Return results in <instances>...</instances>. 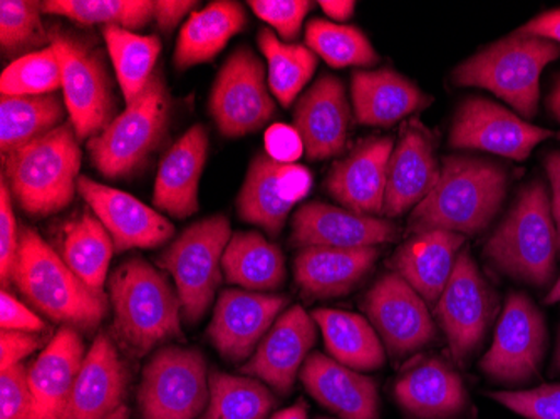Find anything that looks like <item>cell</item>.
I'll use <instances>...</instances> for the list:
<instances>
[{"mask_svg": "<svg viewBox=\"0 0 560 419\" xmlns=\"http://www.w3.org/2000/svg\"><path fill=\"white\" fill-rule=\"evenodd\" d=\"M509 170L477 156L443 160L439 182L411 213L410 233L443 232L474 237L486 232L505 200Z\"/></svg>", "mask_w": 560, "mask_h": 419, "instance_id": "6da1fadb", "label": "cell"}, {"mask_svg": "<svg viewBox=\"0 0 560 419\" xmlns=\"http://www.w3.org/2000/svg\"><path fill=\"white\" fill-rule=\"evenodd\" d=\"M113 334L128 354L143 358L182 339V302L168 279L140 257L122 261L109 277Z\"/></svg>", "mask_w": 560, "mask_h": 419, "instance_id": "7a4b0ae2", "label": "cell"}, {"mask_svg": "<svg viewBox=\"0 0 560 419\" xmlns=\"http://www.w3.org/2000/svg\"><path fill=\"white\" fill-rule=\"evenodd\" d=\"M12 282L34 309L65 327L91 333L108 316L105 291L86 286L30 226L21 230Z\"/></svg>", "mask_w": 560, "mask_h": 419, "instance_id": "3957f363", "label": "cell"}, {"mask_svg": "<svg viewBox=\"0 0 560 419\" xmlns=\"http://www.w3.org/2000/svg\"><path fill=\"white\" fill-rule=\"evenodd\" d=\"M557 252L552 203L546 185L536 179L522 188L483 255L503 276L544 289L556 273Z\"/></svg>", "mask_w": 560, "mask_h": 419, "instance_id": "277c9868", "label": "cell"}, {"mask_svg": "<svg viewBox=\"0 0 560 419\" xmlns=\"http://www.w3.org/2000/svg\"><path fill=\"white\" fill-rule=\"evenodd\" d=\"M80 138L71 123L4 156L5 182L24 212L49 217L74 200L80 179Z\"/></svg>", "mask_w": 560, "mask_h": 419, "instance_id": "5b68a950", "label": "cell"}, {"mask_svg": "<svg viewBox=\"0 0 560 419\" xmlns=\"http://www.w3.org/2000/svg\"><path fill=\"white\" fill-rule=\"evenodd\" d=\"M557 58L560 44L514 33L462 62L453 71V81L490 91L521 118L532 119L539 112L540 74Z\"/></svg>", "mask_w": 560, "mask_h": 419, "instance_id": "8992f818", "label": "cell"}, {"mask_svg": "<svg viewBox=\"0 0 560 419\" xmlns=\"http://www.w3.org/2000/svg\"><path fill=\"white\" fill-rule=\"evenodd\" d=\"M170 115L168 88L162 74L155 72L143 93L126 104L121 115L88 141L94 168L112 179L137 175L165 140Z\"/></svg>", "mask_w": 560, "mask_h": 419, "instance_id": "52a82bcc", "label": "cell"}, {"mask_svg": "<svg viewBox=\"0 0 560 419\" xmlns=\"http://www.w3.org/2000/svg\"><path fill=\"white\" fill-rule=\"evenodd\" d=\"M231 222L213 216L188 226L162 255L159 264L175 280L188 324L203 319L222 282V260L231 242Z\"/></svg>", "mask_w": 560, "mask_h": 419, "instance_id": "ba28073f", "label": "cell"}, {"mask_svg": "<svg viewBox=\"0 0 560 419\" xmlns=\"http://www.w3.org/2000/svg\"><path fill=\"white\" fill-rule=\"evenodd\" d=\"M61 66L66 112L80 140L90 141L116 118V101L105 55L96 44L66 31H49Z\"/></svg>", "mask_w": 560, "mask_h": 419, "instance_id": "9c48e42d", "label": "cell"}, {"mask_svg": "<svg viewBox=\"0 0 560 419\" xmlns=\"http://www.w3.org/2000/svg\"><path fill=\"white\" fill-rule=\"evenodd\" d=\"M209 398L206 358L180 346H165L153 354L138 389L141 419H198Z\"/></svg>", "mask_w": 560, "mask_h": 419, "instance_id": "30bf717a", "label": "cell"}, {"mask_svg": "<svg viewBox=\"0 0 560 419\" xmlns=\"http://www.w3.org/2000/svg\"><path fill=\"white\" fill-rule=\"evenodd\" d=\"M497 312L499 295L481 276L470 252L462 251L435 305V317L448 340L450 354L460 368L483 345Z\"/></svg>", "mask_w": 560, "mask_h": 419, "instance_id": "8fae6325", "label": "cell"}, {"mask_svg": "<svg viewBox=\"0 0 560 419\" xmlns=\"http://www.w3.org/2000/svg\"><path fill=\"white\" fill-rule=\"evenodd\" d=\"M547 337L546 319L539 307L524 292H511L493 345L481 358V373L490 383L505 387H521L539 380Z\"/></svg>", "mask_w": 560, "mask_h": 419, "instance_id": "7c38bea8", "label": "cell"}, {"mask_svg": "<svg viewBox=\"0 0 560 419\" xmlns=\"http://www.w3.org/2000/svg\"><path fill=\"white\" fill-rule=\"evenodd\" d=\"M209 112L225 138L256 133L272 119L276 103L266 69L250 47L234 50L220 69L210 93Z\"/></svg>", "mask_w": 560, "mask_h": 419, "instance_id": "4fadbf2b", "label": "cell"}, {"mask_svg": "<svg viewBox=\"0 0 560 419\" xmlns=\"http://www.w3.org/2000/svg\"><path fill=\"white\" fill-rule=\"evenodd\" d=\"M363 311L388 354L405 361L433 345L435 321L428 304L398 273H385L363 299Z\"/></svg>", "mask_w": 560, "mask_h": 419, "instance_id": "5bb4252c", "label": "cell"}, {"mask_svg": "<svg viewBox=\"0 0 560 419\" xmlns=\"http://www.w3.org/2000/svg\"><path fill=\"white\" fill-rule=\"evenodd\" d=\"M556 137L487 97L474 96L456 109L448 140L455 150L487 151L522 162L537 144Z\"/></svg>", "mask_w": 560, "mask_h": 419, "instance_id": "9a60e30c", "label": "cell"}, {"mask_svg": "<svg viewBox=\"0 0 560 419\" xmlns=\"http://www.w3.org/2000/svg\"><path fill=\"white\" fill-rule=\"evenodd\" d=\"M311 188L310 170L298 163L276 162L264 151L252 160L238 191V217L277 237L284 230L292 208L310 195Z\"/></svg>", "mask_w": 560, "mask_h": 419, "instance_id": "2e32d148", "label": "cell"}, {"mask_svg": "<svg viewBox=\"0 0 560 419\" xmlns=\"http://www.w3.org/2000/svg\"><path fill=\"white\" fill-rule=\"evenodd\" d=\"M393 398L408 419H475L464 377L445 359L423 356L402 368Z\"/></svg>", "mask_w": 560, "mask_h": 419, "instance_id": "e0dca14e", "label": "cell"}, {"mask_svg": "<svg viewBox=\"0 0 560 419\" xmlns=\"http://www.w3.org/2000/svg\"><path fill=\"white\" fill-rule=\"evenodd\" d=\"M288 302L285 295L238 289L220 292L209 326L210 342L225 361H247Z\"/></svg>", "mask_w": 560, "mask_h": 419, "instance_id": "ac0fdd59", "label": "cell"}, {"mask_svg": "<svg viewBox=\"0 0 560 419\" xmlns=\"http://www.w3.org/2000/svg\"><path fill=\"white\" fill-rule=\"evenodd\" d=\"M128 365L108 334H97L84 358L62 419H125Z\"/></svg>", "mask_w": 560, "mask_h": 419, "instance_id": "d6986e66", "label": "cell"}, {"mask_svg": "<svg viewBox=\"0 0 560 419\" xmlns=\"http://www.w3.org/2000/svg\"><path fill=\"white\" fill-rule=\"evenodd\" d=\"M316 342V321L301 305L277 317L256 352L242 365L245 376L256 377L276 395L288 396Z\"/></svg>", "mask_w": 560, "mask_h": 419, "instance_id": "ffe728a7", "label": "cell"}, {"mask_svg": "<svg viewBox=\"0 0 560 419\" xmlns=\"http://www.w3.org/2000/svg\"><path fill=\"white\" fill-rule=\"evenodd\" d=\"M78 194L108 230L116 252L162 247L175 233L162 213L118 188L80 176Z\"/></svg>", "mask_w": 560, "mask_h": 419, "instance_id": "44dd1931", "label": "cell"}, {"mask_svg": "<svg viewBox=\"0 0 560 419\" xmlns=\"http://www.w3.org/2000/svg\"><path fill=\"white\" fill-rule=\"evenodd\" d=\"M398 229L389 220L361 216L348 208L311 201L292 219L291 244L299 248H364L396 241Z\"/></svg>", "mask_w": 560, "mask_h": 419, "instance_id": "7402d4cb", "label": "cell"}, {"mask_svg": "<svg viewBox=\"0 0 560 419\" xmlns=\"http://www.w3.org/2000/svg\"><path fill=\"white\" fill-rule=\"evenodd\" d=\"M440 170L433 138L420 121L413 119L402 129L393 148L383 213L395 219L417 208L435 187Z\"/></svg>", "mask_w": 560, "mask_h": 419, "instance_id": "603a6c76", "label": "cell"}, {"mask_svg": "<svg viewBox=\"0 0 560 419\" xmlns=\"http://www.w3.org/2000/svg\"><path fill=\"white\" fill-rule=\"evenodd\" d=\"M349 125L351 108L345 84L336 75L319 78L295 106L294 128L301 135L304 153L314 162L345 151Z\"/></svg>", "mask_w": 560, "mask_h": 419, "instance_id": "cb8c5ba5", "label": "cell"}, {"mask_svg": "<svg viewBox=\"0 0 560 419\" xmlns=\"http://www.w3.org/2000/svg\"><path fill=\"white\" fill-rule=\"evenodd\" d=\"M393 148L395 141L388 137L364 141L332 166L326 182L329 194L351 212L371 217L383 213Z\"/></svg>", "mask_w": 560, "mask_h": 419, "instance_id": "d4e9b609", "label": "cell"}, {"mask_svg": "<svg viewBox=\"0 0 560 419\" xmlns=\"http://www.w3.org/2000/svg\"><path fill=\"white\" fill-rule=\"evenodd\" d=\"M84 358L83 339L72 327H62L49 339L30 368V419H62Z\"/></svg>", "mask_w": 560, "mask_h": 419, "instance_id": "484cf974", "label": "cell"}, {"mask_svg": "<svg viewBox=\"0 0 560 419\" xmlns=\"http://www.w3.org/2000/svg\"><path fill=\"white\" fill-rule=\"evenodd\" d=\"M467 237L431 230L413 233L389 260L393 272L410 283L428 305L435 309L450 282L456 258Z\"/></svg>", "mask_w": 560, "mask_h": 419, "instance_id": "4316f807", "label": "cell"}, {"mask_svg": "<svg viewBox=\"0 0 560 419\" xmlns=\"http://www.w3.org/2000/svg\"><path fill=\"white\" fill-rule=\"evenodd\" d=\"M305 391L341 419H380L377 384L327 356L311 354L302 365Z\"/></svg>", "mask_w": 560, "mask_h": 419, "instance_id": "83f0119b", "label": "cell"}, {"mask_svg": "<svg viewBox=\"0 0 560 419\" xmlns=\"http://www.w3.org/2000/svg\"><path fill=\"white\" fill-rule=\"evenodd\" d=\"M209 156L206 126L195 125L166 153L153 190V205L175 219H188L198 210V188Z\"/></svg>", "mask_w": 560, "mask_h": 419, "instance_id": "f1b7e54d", "label": "cell"}, {"mask_svg": "<svg viewBox=\"0 0 560 419\" xmlns=\"http://www.w3.org/2000/svg\"><path fill=\"white\" fill-rule=\"evenodd\" d=\"M380 248H301L294 261V279L310 299L341 298L354 291L380 258Z\"/></svg>", "mask_w": 560, "mask_h": 419, "instance_id": "f546056e", "label": "cell"}, {"mask_svg": "<svg viewBox=\"0 0 560 419\" xmlns=\"http://www.w3.org/2000/svg\"><path fill=\"white\" fill-rule=\"evenodd\" d=\"M355 121L364 126H392L431 103L417 84L393 69L355 71L351 81Z\"/></svg>", "mask_w": 560, "mask_h": 419, "instance_id": "4dcf8cb0", "label": "cell"}, {"mask_svg": "<svg viewBox=\"0 0 560 419\" xmlns=\"http://www.w3.org/2000/svg\"><path fill=\"white\" fill-rule=\"evenodd\" d=\"M247 25L244 5L232 0L212 2L201 11L194 12L182 27L176 40L173 62L178 71L206 65L225 49L232 37Z\"/></svg>", "mask_w": 560, "mask_h": 419, "instance_id": "1f68e13d", "label": "cell"}, {"mask_svg": "<svg viewBox=\"0 0 560 419\" xmlns=\"http://www.w3.org/2000/svg\"><path fill=\"white\" fill-rule=\"evenodd\" d=\"M313 317L335 361L358 373H370L385 365V346L370 321L339 309H316Z\"/></svg>", "mask_w": 560, "mask_h": 419, "instance_id": "d6a6232c", "label": "cell"}, {"mask_svg": "<svg viewBox=\"0 0 560 419\" xmlns=\"http://www.w3.org/2000/svg\"><path fill=\"white\" fill-rule=\"evenodd\" d=\"M222 269L226 282L250 292L277 291L288 277L279 245L259 232L234 233L223 254Z\"/></svg>", "mask_w": 560, "mask_h": 419, "instance_id": "836d02e7", "label": "cell"}, {"mask_svg": "<svg viewBox=\"0 0 560 419\" xmlns=\"http://www.w3.org/2000/svg\"><path fill=\"white\" fill-rule=\"evenodd\" d=\"M58 254L66 266L94 291H103L115 242L94 213L72 217L61 226Z\"/></svg>", "mask_w": 560, "mask_h": 419, "instance_id": "e575fe53", "label": "cell"}, {"mask_svg": "<svg viewBox=\"0 0 560 419\" xmlns=\"http://www.w3.org/2000/svg\"><path fill=\"white\" fill-rule=\"evenodd\" d=\"M65 106L58 94L2 96L0 100L2 156L61 126L66 115Z\"/></svg>", "mask_w": 560, "mask_h": 419, "instance_id": "d590c367", "label": "cell"}, {"mask_svg": "<svg viewBox=\"0 0 560 419\" xmlns=\"http://www.w3.org/2000/svg\"><path fill=\"white\" fill-rule=\"evenodd\" d=\"M103 37L121 88L126 104L133 103L151 75L155 74L162 40L159 36H141L118 25L103 27Z\"/></svg>", "mask_w": 560, "mask_h": 419, "instance_id": "8d00e7d4", "label": "cell"}, {"mask_svg": "<svg viewBox=\"0 0 560 419\" xmlns=\"http://www.w3.org/2000/svg\"><path fill=\"white\" fill-rule=\"evenodd\" d=\"M259 47L269 66L270 91L289 108L316 72L317 56L307 46L282 43L270 30L260 31Z\"/></svg>", "mask_w": 560, "mask_h": 419, "instance_id": "74e56055", "label": "cell"}, {"mask_svg": "<svg viewBox=\"0 0 560 419\" xmlns=\"http://www.w3.org/2000/svg\"><path fill=\"white\" fill-rule=\"evenodd\" d=\"M209 384V405L200 419H267L276 406L272 391L256 377L213 371Z\"/></svg>", "mask_w": 560, "mask_h": 419, "instance_id": "f35d334b", "label": "cell"}, {"mask_svg": "<svg viewBox=\"0 0 560 419\" xmlns=\"http://www.w3.org/2000/svg\"><path fill=\"white\" fill-rule=\"evenodd\" d=\"M305 43L330 68H366L376 65L380 59L373 44L354 25L313 19L305 25Z\"/></svg>", "mask_w": 560, "mask_h": 419, "instance_id": "ab89813d", "label": "cell"}, {"mask_svg": "<svg viewBox=\"0 0 560 419\" xmlns=\"http://www.w3.org/2000/svg\"><path fill=\"white\" fill-rule=\"evenodd\" d=\"M44 14L71 19L83 25H118L122 30H141L155 15L150 0H47Z\"/></svg>", "mask_w": 560, "mask_h": 419, "instance_id": "60d3db41", "label": "cell"}, {"mask_svg": "<svg viewBox=\"0 0 560 419\" xmlns=\"http://www.w3.org/2000/svg\"><path fill=\"white\" fill-rule=\"evenodd\" d=\"M62 88L61 66L52 46L15 59L0 78L2 96H46Z\"/></svg>", "mask_w": 560, "mask_h": 419, "instance_id": "b9f144b4", "label": "cell"}, {"mask_svg": "<svg viewBox=\"0 0 560 419\" xmlns=\"http://www.w3.org/2000/svg\"><path fill=\"white\" fill-rule=\"evenodd\" d=\"M43 4L33 0H2L0 2V44L4 53H19L50 43L44 30Z\"/></svg>", "mask_w": 560, "mask_h": 419, "instance_id": "7bdbcfd3", "label": "cell"}, {"mask_svg": "<svg viewBox=\"0 0 560 419\" xmlns=\"http://www.w3.org/2000/svg\"><path fill=\"white\" fill-rule=\"evenodd\" d=\"M493 401L527 419H560V384L489 393Z\"/></svg>", "mask_w": 560, "mask_h": 419, "instance_id": "ee69618b", "label": "cell"}, {"mask_svg": "<svg viewBox=\"0 0 560 419\" xmlns=\"http://www.w3.org/2000/svg\"><path fill=\"white\" fill-rule=\"evenodd\" d=\"M257 18L262 19L284 40H294L301 33L305 15L313 4L305 0H252L248 2Z\"/></svg>", "mask_w": 560, "mask_h": 419, "instance_id": "f6af8a7d", "label": "cell"}, {"mask_svg": "<svg viewBox=\"0 0 560 419\" xmlns=\"http://www.w3.org/2000/svg\"><path fill=\"white\" fill-rule=\"evenodd\" d=\"M30 370L24 364L2 371L0 376V419H30Z\"/></svg>", "mask_w": 560, "mask_h": 419, "instance_id": "bcb514c9", "label": "cell"}, {"mask_svg": "<svg viewBox=\"0 0 560 419\" xmlns=\"http://www.w3.org/2000/svg\"><path fill=\"white\" fill-rule=\"evenodd\" d=\"M19 244H21V230L15 222L12 194L8 182L2 178L0 183V279L4 287L9 280H12L15 261H18Z\"/></svg>", "mask_w": 560, "mask_h": 419, "instance_id": "7dc6e473", "label": "cell"}, {"mask_svg": "<svg viewBox=\"0 0 560 419\" xmlns=\"http://www.w3.org/2000/svg\"><path fill=\"white\" fill-rule=\"evenodd\" d=\"M264 148L270 159L279 163H295L304 153V143L298 129L284 123H277L267 129Z\"/></svg>", "mask_w": 560, "mask_h": 419, "instance_id": "c3c4849f", "label": "cell"}, {"mask_svg": "<svg viewBox=\"0 0 560 419\" xmlns=\"http://www.w3.org/2000/svg\"><path fill=\"white\" fill-rule=\"evenodd\" d=\"M0 326L2 330L15 333L40 334L46 330V323L5 289L0 294Z\"/></svg>", "mask_w": 560, "mask_h": 419, "instance_id": "681fc988", "label": "cell"}, {"mask_svg": "<svg viewBox=\"0 0 560 419\" xmlns=\"http://www.w3.org/2000/svg\"><path fill=\"white\" fill-rule=\"evenodd\" d=\"M44 345H46V339L39 334L2 330L0 334V370L8 371L14 365L22 364L25 358H30Z\"/></svg>", "mask_w": 560, "mask_h": 419, "instance_id": "f907efd6", "label": "cell"}, {"mask_svg": "<svg viewBox=\"0 0 560 419\" xmlns=\"http://www.w3.org/2000/svg\"><path fill=\"white\" fill-rule=\"evenodd\" d=\"M197 5L194 0H159L155 2V19L162 33H172L182 19Z\"/></svg>", "mask_w": 560, "mask_h": 419, "instance_id": "816d5d0a", "label": "cell"}, {"mask_svg": "<svg viewBox=\"0 0 560 419\" xmlns=\"http://www.w3.org/2000/svg\"><path fill=\"white\" fill-rule=\"evenodd\" d=\"M515 33L522 34V36L542 37V39L560 44V9L537 15Z\"/></svg>", "mask_w": 560, "mask_h": 419, "instance_id": "f5cc1de1", "label": "cell"}, {"mask_svg": "<svg viewBox=\"0 0 560 419\" xmlns=\"http://www.w3.org/2000/svg\"><path fill=\"white\" fill-rule=\"evenodd\" d=\"M547 175L552 187V216L557 229V245L560 251V151H553L546 159Z\"/></svg>", "mask_w": 560, "mask_h": 419, "instance_id": "db71d44e", "label": "cell"}, {"mask_svg": "<svg viewBox=\"0 0 560 419\" xmlns=\"http://www.w3.org/2000/svg\"><path fill=\"white\" fill-rule=\"evenodd\" d=\"M319 5L327 18L339 22L348 21L355 11V2L352 0H320Z\"/></svg>", "mask_w": 560, "mask_h": 419, "instance_id": "11a10c76", "label": "cell"}, {"mask_svg": "<svg viewBox=\"0 0 560 419\" xmlns=\"http://www.w3.org/2000/svg\"><path fill=\"white\" fill-rule=\"evenodd\" d=\"M270 419H310L307 418V405L304 399H299L291 408L280 409Z\"/></svg>", "mask_w": 560, "mask_h": 419, "instance_id": "9f6ffc18", "label": "cell"}, {"mask_svg": "<svg viewBox=\"0 0 560 419\" xmlns=\"http://www.w3.org/2000/svg\"><path fill=\"white\" fill-rule=\"evenodd\" d=\"M549 108L560 121V75L557 78L556 83H553L552 91H550Z\"/></svg>", "mask_w": 560, "mask_h": 419, "instance_id": "6f0895ef", "label": "cell"}, {"mask_svg": "<svg viewBox=\"0 0 560 419\" xmlns=\"http://www.w3.org/2000/svg\"><path fill=\"white\" fill-rule=\"evenodd\" d=\"M557 302H560V277L557 279V282L553 283L552 289H550L546 298V304H557Z\"/></svg>", "mask_w": 560, "mask_h": 419, "instance_id": "680465c9", "label": "cell"}, {"mask_svg": "<svg viewBox=\"0 0 560 419\" xmlns=\"http://www.w3.org/2000/svg\"><path fill=\"white\" fill-rule=\"evenodd\" d=\"M550 373H552L553 376L560 374V329L559 337H557L556 354H553L552 370H550Z\"/></svg>", "mask_w": 560, "mask_h": 419, "instance_id": "91938a15", "label": "cell"}, {"mask_svg": "<svg viewBox=\"0 0 560 419\" xmlns=\"http://www.w3.org/2000/svg\"><path fill=\"white\" fill-rule=\"evenodd\" d=\"M317 419H329V418H317Z\"/></svg>", "mask_w": 560, "mask_h": 419, "instance_id": "94428289", "label": "cell"}]
</instances>
